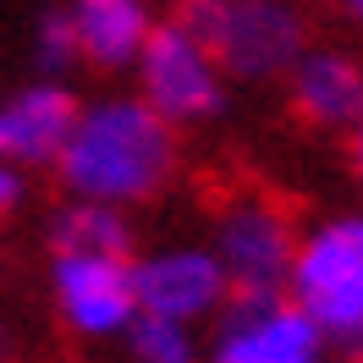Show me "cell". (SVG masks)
Returning a JSON list of instances; mask_svg holds the SVG:
<instances>
[{
    "instance_id": "obj_1",
    "label": "cell",
    "mask_w": 363,
    "mask_h": 363,
    "mask_svg": "<svg viewBox=\"0 0 363 363\" xmlns=\"http://www.w3.org/2000/svg\"><path fill=\"white\" fill-rule=\"evenodd\" d=\"M177 171V127L143 94H105L83 105L67 149L55 160V182L67 199L105 209L149 204Z\"/></svg>"
},
{
    "instance_id": "obj_2",
    "label": "cell",
    "mask_w": 363,
    "mask_h": 363,
    "mask_svg": "<svg viewBox=\"0 0 363 363\" xmlns=\"http://www.w3.org/2000/svg\"><path fill=\"white\" fill-rule=\"evenodd\" d=\"M177 17L209 45L231 83L292 77L308 50V28L292 0H182Z\"/></svg>"
},
{
    "instance_id": "obj_3",
    "label": "cell",
    "mask_w": 363,
    "mask_h": 363,
    "mask_svg": "<svg viewBox=\"0 0 363 363\" xmlns=\"http://www.w3.org/2000/svg\"><path fill=\"white\" fill-rule=\"evenodd\" d=\"M286 297L341 347L363 341V209L319 215L297 237Z\"/></svg>"
},
{
    "instance_id": "obj_4",
    "label": "cell",
    "mask_w": 363,
    "mask_h": 363,
    "mask_svg": "<svg viewBox=\"0 0 363 363\" xmlns=\"http://www.w3.org/2000/svg\"><path fill=\"white\" fill-rule=\"evenodd\" d=\"M138 94L155 105L171 127H204L226 111V89L231 77L220 72V61L209 55V45L193 33V28L171 17V23L155 28L149 50L138 55Z\"/></svg>"
},
{
    "instance_id": "obj_5",
    "label": "cell",
    "mask_w": 363,
    "mask_h": 363,
    "mask_svg": "<svg viewBox=\"0 0 363 363\" xmlns=\"http://www.w3.org/2000/svg\"><path fill=\"white\" fill-rule=\"evenodd\" d=\"M50 297L67 330L89 341H116L143 314L138 303V253H77L50 248Z\"/></svg>"
},
{
    "instance_id": "obj_6",
    "label": "cell",
    "mask_w": 363,
    "mask_h": 363,
    "mask_svg": "<svg viewBox=\"0 0 363 363\" xmlns=\"http://www.w3.org/2000/svg\"><path fill=\"white\" fill-rule=\"evenodd\" d=\"M297 237L292 215L264 199V193H242L215 215V237L209 248L226 264L231 292L237 297H281L286 292V275L297 259Z\"/></svg>"
},
{
    "instance_id": "obj_7",
    "label": "cell",
    "mask_w": 363,
    "mask_h": 363,
    "mask_svg": "<svg viewBox=\"0 0 363 363\" xmlns=\"http://www.w3.org/2000/svg\"><path fill=\"white\" fill-rule=\"evenodd\" d=\"M330 336L297 308L292 297H237L220 330L209 341L204 363H325Z\"/></svg>"
},
{
    "instance_id": "obj_8",
    "label": "cell",
    "mask_w": 363,
    "mask_h": 363,
    "mask_svg": "<svg viewBox=\"0 0 363 363\" xmlns=\"http://www.w3.org/2000/svg\"><path fill=\"white\" fill-rule=\"evenodd\" d=\"M138 303L143 314L204 325L226 303H237V292L209 242H165V248L138 253Z\"/></svg>"
},
{
    "instance_id": "obj_9",
    "label": "cell",
    "mask_w": 363,
    "mask_h": 363,
    "mask_svg": "<svg viewBox=\"0 0 363 363\" xmlns=\"http://www.w3.org/2000/svg\"><path fill=\"white\" fill-rule=\"evenodd\" d=\"M83 105L72 99L61 77H39L17 89L11 99H0V160L6 165H55L67 149L72 127H77Z\"/></svg>"
},
{
    "instance_id": "obj_10",
    "label": "cell",
    "mask_w": 363,
    "mask_h": 363,
    "mask_svg": "<svg viewBox=\"0 0 363 363\" xmlns=\"http://www.w3.org/2000/svg\"><path fill=\"white\" fill-rule=\"evenodd\" d=\"M292 105L308 127L325 133H358L363 127V61L336 45H308L286 77Z\"/></svg>"
},
{
    "instance_id": "obj_11",
    "label": "cell",
    "mask_w": 363,
    "mask_h": 363,
    "mask_svg": "<svg viewBox=\"0 0 363 363\" xmlns=\"http://www.w3.org/2000/svg\"><path fill=\"white\" fill-rule=\"evenodd\" d=\"M61 17L72 28L77 61L99 67V72L138 67V55L149 50V39H155V28H160L149 0H72Z\"/></svg>"
},
{
    "instance_id": "obj_12",
    "label": "cell",
    "mask_w": 363,
    "mask_h": 363,
    "mask_svg": "<svg viewBox=\"0 0 363 363\" xmlns=\"http://www.w3.org/2000/svg\"><path fill=\"white\" fill-rule=\"evenodd\" d=\"M50 248H77V253H133V231H127V209L83 204L72 199L55 226H50Z\"/></svg>"
},
{
    "instance_id": "obj_13",
    "label": "cell",
    "mask_w": 363,
    "mask_h": 363,
    "mask_svg": "<svg viewBox=\"0 0 363 363\" xmlns=\"http://www.w3.org/2000/svg\"><path fill=\"white\" fill-rule=\"evenodd\" d=\"M127 358L133 363H204V341L199 325H182V319H160V314H138L127 330Z\"/></svg>"
},
{
    "instance_id": "obj_14",
    "label": "cell",
    "mask_w": 363,
    "mask_h": 363,
    "mask_svg": "<svg viewBox=\"0 0 363 363\" xmlns=\"http://www.w3.org/2000/svg\"><path fill=\"white\" fill-rule=\"evenodd\" d=\"M39 61H45L50 72L77 67V50H72V28H67V17H45V28H39Z\"/></svg>"
},
{
    "instance_id": "obj_15",
    "label": "cell",
    "mask_w": 363,
    "mask_h": 363,
    "mask_svg": "<svg viewBox=\"0 0 363 363\" xmlns=\"http://www.w3.org/2000/svg\"><path fill=\"white\" fill-rule=\"evenodd\" d=\"M28 199V177H23V165H6L0 160V215H11V209Z\"/></svg>"
},
{
    "instance_id": "obj_16",
    "label": "cell",
    "mask_w": 363,
    "mask_h": 363,
    "mask_svg": "<svg viewBox=\"0 0 363 363\" xmlns=\"http://www.w3.org/2000/svg\"><path fill=\"white\" fill-rule=\"evenodd\" d=\"M352 165H358V177H363V127L352 133Z\"/></svg>"
},
{
    "instance_id": "obj_17",
    "label": "cell",
    "mask_w": 363,
    "mask_h": 363,
    "mask_svg": "<svg viewBox=\"0 0 363 363\" xmlns=\"http://www.w3.org/2000/svg\"><path fill=\"white\" fill-rule=\"evenodd\" d=\"M347 11H352V23L363 28V0H347Z\"/></svg>"
},
{
    "instance_id": "obj_18",
    "label": "cell",
    "mask_w": 363,
    "mask_h": 363,
    "mask_svg": "<svg viewBox=\"0 0 363 363\" xmlns=\"http://www.w3.org/2000/svg\"><path fill=\"white\" fill-rule=\"evenodd\" d=\"M352 352H358V363H363V341H358V347H352Z\"/></svg>"
}]
</instances>
